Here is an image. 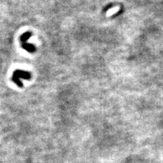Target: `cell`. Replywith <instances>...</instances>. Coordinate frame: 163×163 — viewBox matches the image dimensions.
<instances>
[{"label": "cell", "instance_id": "1", "mask_svg": "<svg viewBox=\"0 0 163 163\" xmlns=\"http://www.w3.org/2000/svg\"><path fill=\"white\" fill-rule=\"evenodd\" d=\"M13 75H15L18 78H22L25 80H30L31 77V75L29 72H26L25 70L21 69H16L13 73Z\"/></svg>", "mask_w": 163, "mask_h": 163}, {"label": "cell", "instance_id": "2", "mask_svg": "<svg viewBox=\"0 0 163 163\" xmlns=\"http://www.w3.org/2000/svg\"><path fill=\"white\" fill-rule=\"evenodd\" d=\"M22 47L23 49L25 50L26 51H27L28 53H34L35 51H36V48H35V46H34V45L29 44V43H27V42H26V43H23Z\"/></svg>", "mask_w": 163, "mask_h": 163}, {"label": "cell", "instance_id": "3", "mask_svg": "<svg viewBox=\"0 0 163 163\" xmlns=\"http://www.w3.org/2000/svg\"><path fill=\"white\" fill-rule=\"evenodd\" d=\"M31 31H26L25 32L24 34H23L22 35L20 36V42L21 43H26V42H27L28 39H29L31 36Z\"/></svg>", "mask_w": 163, "mask_h": 163}, {"label": "cell", "instance_id": "4", "mask_svg": "<svg viewBox=\"0 0 163 163\" xmlns=\"http://www.w3.org/2000/svg\"><path fill=\"white\" fill-rule=\"evenodd\" d=\"M12 81L15 82V83L17 85L18 87H20V88H22L23 86V82H21L20 79L18 78V77H16V76H15V75H12Z\"/></svg>", "mask_w": 163, "mask_h": 163}]
</instances>
